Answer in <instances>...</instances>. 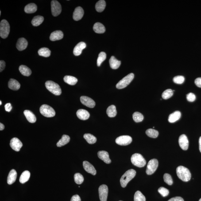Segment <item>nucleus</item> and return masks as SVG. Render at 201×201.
Masks as SVG:
<instances>
[{"label":"nucleus","mask_w":201,"mask_h":201,"mask_svg":"<svg viewBox=\"0 0 201 201\" xmlns=\"http://www.w3.org/2000/svg\"><path fill=\"white\" fill-rule=\"evenodd\" d=\"M63 37V34L62 31L58 30L55 31L51 34L50 39L52 41L61 40Z\"/></svg>","instance_id":"nucleus-21"},{"label":"nucleus","mask_w":201,"mask_h":201,"mask_svg":"<svg viewBox=\"0 0 201 201\" xmlns=\"http://www.w3.org/2000/svg\"><path fill=\"white\" fill-rule=\"evenodd\" d=\"M168 201H184V200L181 197H175L169 200Z\"/></svg>","instance_id":"nucleus-49"},{"label":"nucleus","mask_w":201,"mask_h":201,"mask_svg":"<svg viewBox=\"0 0 201 201\" xmlns=\"http://www.w3.org/2000/svg\"><path fill=\"white\" fill-rule=\"evenodd\" d=\"M10 145L13 150L19 152L22 148V143L18 138L14 137L11 140Z\"/></svg>","instance_id":"nucleus-12"},{"label":"nucleus","mask_w":201,"mask_h":201,"mask_svg":"<svg viewBox=\"0 0 201 201\" xmlns=\"http://www.w3.org/2000/svg\"><path fill=\"white\" fill-rule=\"evenodd\" d=\"M10 32V25L5 20H3L0 23V36L2 39L8 37Z\"/></svg>","instance_id":"nucleus-5"},{"label":"nucleus","mask_w":201,"mask_h":201,"mask_svg":"<svg viewBox=\"0 0 201 201\" xmlns=\"http://www.w3.org/2000/svg\"><path fill=\"white\" fill-rule=\"evenodd\" d=\"M86 47V44L83 42H81L78 43L74 48L73 51L74 55L76 56H79L81 54L82 51Z\"/></svg>","instance_id":"nucleus-18"},{"label":"nucleus","mask_w":201,"mask_h":201,"mask_svg":"<svg viewBox=\"0 0 201 201\" xmlns=\"http://www.w3.org/2000/svg\"><path fill=\"white\" fill-rule=\"evenodd\" d=\"M83 137L89 144H94L97 141L96 137L93 135L89 134V133L85 134L83 136Z\"/></svg>","instance_id":"nucleus-36"},{"label":"nucleus","mask_w":201,"mask_h":201,"mask_svg":"<svg viewBox=\"0 0 201 201\" xmlns=\"http://www.w3.org/2000/svg\"><path fill=\"white\" fill-rule=\"evenodd\" d=\"M71 201H81L80 197L78 195H73L71 198Z\"/></svg>","instance_id":"nucleus-52"},{"label":"nucleus","mask_w":201,"mask_h":201,"mask_svg":"<svg viewBox=\"0 0 201 201\" xmlns=\"http://www.w3.org/2000/svg\"></svg>","instance_id":"nucleus-58"},{"label":"nucleus","mask_w":201,"mask_h":201,"mask_svg":"<svg viewBox=\"0 0 201 201\" xmlns=\"http://www.w3.org/2000/svg\"><path fill=\"white\" fill-rule=\"evenodd\" d=\"M173 81L176 84H181L184 82L185 78L183 76H177L174 78Z\"/></svg>","instance_id":"nucleus-45"},{"label":"nucleus","mask_w":201,"mask_h":201,"mask_svg":"<svg viewBox=\"0 0 201 201\" xmlns=\"http://www.w3.org/2000/svg\"><path fill=\"white\" fill-rule=\"evenodd\" d=\"M93 29L96 33L102 34L106 31V28L103 24L99 22L96 23L93 26Z\"/></svg>","instance_id":"nucleus-27"},{"label":"nucleus","mask_w":201,"mask_h":201,"mask_svg":"<svg viewBox=\"0 0 201 201\" xmlns=\"http://www.w3.org/2000/svg\"><path fill=\"white\" fill-rule=\"evenodd\" d=\"M98 156L99 159L103 160L106 164H109L111 162V160L109 158V153L105 151H99L98 152Z\"/></svg>","instance_id":"nucleus-20"},{"label":"nucleus","mask_w":201,"mask_h":201,"mask_svg":"<svg viewBox=\"0 0 201 201\" xmlns=\"http://www.w3.org/2000/svg\"><path fill=\"white\" fill-rule=\"evenodd\" d=\"M28 44V42L26 39L24 38H21L18 40L16 47L18 50L22 51L26 49Z\"/></svg>","instance_id":"nucleus-17"},{"label":"nucleus","mask_w":201,"mask_h":201,"mask_svg":"<svg viewBox=\"0 0 201 201\" xmlns=\"http://www.w3.org/2000/svg\"><path fill=\"white\" fill-rule=\"evenodd\" d=\"M164 181L169 185H171L173 184V180L172 177L169 174L166 173L164 175Z\"/></svg>","instance_id":"nucleus-44"},{"label":"nucleus","mask_w":201,"mask_h":201,"mask_svg":"<svg viewBox=\"0 0 201 201\" xmlns=\"http://www.w3.org/2000/svg\"><path fill=\"white\" fill-rule=\"evenodd\" d=\"M70 141V137L69 136L67 135H63L62 138L58 141L57 144V147H60L65 145L68 144Z\"/></svg>","instance_id":"nucleus-30"},{"label":"nucleus","mask_w":201,"mask_h":201,"mask_svg":"<svg viewBox=\"0 0 201 201\" xmlns=\"http://www.w3.org/2000/svg\"><path fill=\"white\" fill-rule=\"evenodd\" d=\"M158 191L164 197L167 196L169 194V190L164 187H160L158 190Z\"/></svg>","instance_id":"nucleus-46"},{"label":"nucleus","mask_w":201,"mask_h":201,"mask_svg":"<svg viewBox=\"0 0 201 201\" xmlns=\"http://www.w3.org/2000/svg\"><path fill=\"white\" fill-rule=\"evenodd\" d=\"M74 180L77 184H81L83 183L84 181L83 176L81 174L77 173L74 175Z\"/></svg>","instance_id":"nucleus-43"},{"label":"nucleus","mask_w":201,"mask_h":201,"mask_svg":"<svg viewBox=\"0 0 201 201\" xmlns=\"http://www.w3.org/2000/svg\"><path fill=\"white\" fill-rule=\"evenodd\" d=\"M5 108L6 111L9 112L11 111L12 109L11 104L10 103L6 104L5 106Z\"/></svg>","instance_id":"nucleus-48"},{"label":"nucleus","mask_w":201,"mask_h":201,"mask_svg":"<svg viewBox=\"0 0 201 201\" xmlns=\"http://www.w3.org/2000/svg\"><path fill=\"white\" fill-rule=\"evenodd\" d=\"M44 20V17L40 15L35 16L32 20V23L34 26H38L42 23Z\"/></svg>","instance_id":"nucleus-33"},{"label":"nucleus","mask_w":201,"mask_h":201,"mask_svg":"<svg viewBox=\"0 0 201 201\" xmlns=\"http://www.w3.org/2000/svg\"><path fill=\"white\" fill-rule=\"evenodd\" d=\"M173 95V91L171 89H167L163 92L162 97L163 99H167L170 98Z\"/></svg>","instance_id":"nucleus-42"},{"label":"nucleus","mask_w":201,"mask_h":201,"mask_svg":"<svg viewBox=\"0 0 201 201\" xmlns=\"http://www.w3.org/2000/svg\"><path fill=\"white\" fill-rule=\"evenodd\" d=\"M146 133L149 137L153 138H156L159 134L158 131L152 129H148L146 130Z\"/></svg>","instance_id":"nucleus-38"},{"label":"nucleus","mask_w":201,"mask_h":201,"mask_svg":"<svg viewBox=\"0 0 201 201\" xmlns=\"http://www.w3.org/2000/svg\"><path fill=\"white\" fill-rule=\"evenodd\" d=\"M40 111L42 115L46 117L55 116L56 112L51 106L46 104L42 105L40 109Z\"/></svg>","instance_id":"nucleus-7"},{"label":"nucleus","mask_w":201,"mask_h":201,"mask_svg":"<svg viewBox=\"0 0 201 201\" xmlns=\"http://www.w3.org/2000/svg\"><path fill=\"white\" fill-rule=\"evenodd\" d=\"M1 11H0V15H1Z\"/></svg>","instance_id":"nucleus-57"},{"label":"nucleus","mask_w":201,"mask_h":201,"mask_svg":"<svg viewBox=\"0 0 201 201\" xmlns=\"http://www.w3.org/2000/svg\"><path fill=\"white\" fill-rule=\"evenodd\" d=\"M8 87L11 90L17 91L20 88L21 85L17 81L13 79H11L8 83Z\"/></svg>","instance_id":"nucleus-23"},{"label":"nucleus","mask_w":201,"mask_h":201,"mask_svg":"<svg viewBox=\"0 0 201 201\" xmlns=\"http://www.w3.org/2000/svg\"><path fill=\"white\" fill-rule=\"evenodd\" d=\"M64 82L71 85H74L78 82V79L75 77L71 76H65L63 78Z\"/></svg>","instance_id":"nucleus-31"},{"label":"nucleus","mask_w":201,"mask_h":201,"mask_svg":"<svg viewBox=\"0 0 201 201\" xmlns=\"http://www.w3.org/2000/svg\"><path fill=\"white\" fill-rule=\"evenodd\" d=\"M176 172L178 177L183 181H188L191 179V173L188 169L185 167L182 166L178 167Z\"/></svg>","instance_id":"nucleus-1"},{"label":"nucleus","mask_w":201,"mask_h":201,"mask_svg":"<svg viewBox=\"0 0 201 201\" xmlns=\"http://www.w3.org/2000/svg\"><path fill=\"white\" fill-rule=\"evenodd\" d=\"M131 160L133 165L140 168L144 167L146 164L145 159L139 153H135L132 155Z\"/></svg>","instance_id":"nucleus-4"},{"label":"nucleus","mask_w":201,"mask_h":201,"mask_svg":"<svg viewBox=\"0 0 201 201\" xmlns=\"http://www.w3.org/2000/svg\"><path fill=\"white\" fill-rule=\"evenodd\" d=\"M199 201H201V198L199 200Z\"/></svg>","instance_id":"nucleus-56"},{"label":"nucleus","mask_w":201,"mask_h":201,"mask_svg":"<svg viewBox=\"0 0 201 201\" xmlns=\"http://www.w3.org/2000/svg\"><path fill=\"white\" fill-rule=\"evenodd\" d=\"M51 10L52 15L54 17L60 14L62 12V6L59 2L55 0L51 2Z\"/></svg>","instance_id":"nucleus-9"},{"label":"nucleus","mask_w":201,"mask_h":201,"mask_svg":"<svg viewBox=\"0 0 201 201\" xmlns=\"http://www.w3.org/2000/svg\"><path fill=\"white\" fill-rule=\"evenodd\" d=\"M2 104V102L1 101H0V105H1Z\"/></svg>","instance_id":"nucleus-55"},{"label":"nucleus","mask_w":201,"mask_h":201,"mask_svg":"<svg viewBox=\"0 0 201 201\" xmlns=\"http://www.w3.org/2000/svg\"><path fill=\"white\" fill-rule=\"evenodd\" d=\"M106 53L104 52L100 53L97 60V64L98 67L101 66L102 62H104L106 59Z\"/></svg>","instance_id":"nucleus-41"},{"label":"nucleus","mask_w":201,"mask_h":201,"mask_svg":"<svg viewBox=\"0 0 201 201\" xmlns=\"http://www.w3.org/2000/svg\"><path fill=\"white\" fill-rule=\"evenodd\" d=\"M24 114L26 117L27 119L31 123H34L36 121V117L35 115L32 111L28 110H25L24 112Z\"/></svg>","instance_id":"nucleus-25"},{"label":"nucleus","mask_w":201,"mask_h":201,"mask_svg":"<svg viewBox=\"0 0 201 201\" xmlns=\"http://www.w3.org/2000/svg\"><path fill=\"white\" fill-rule=\"evenodd\" d=\"M181 113L179 111H175L169 116L168 120L170 123H173L180 119Z\"/></svg>","instance_id":"nucleus-22"},{"label":"nucleus","mask_w":201,"mask_h":201,"mask_svg":"<svg viewBox=\"0 0 201 201\" xmlns=\"http://www.w3.org/2000/svg\"><path fill=\"white\" fill-rule=\"evenodd\" d=\"M106 114L111 118L115 117L117 114L116 106L113 105L109 106L106 110Z\"/></svg>","instance_id":"nucleus-32"},{"label":"nucleus","mask_w":201,"mask_h":201,"mask_svg":"<svg viewBox=\"0 0 201 201\" xmlns=\"http://www.w3.org/2000/svg\"><path fill=\"white\" fill-rule=\"evenodd\" d=\"M195 83L197 87L201 88V78H196L195 80Z\"/></svg>","instance_id":"nucleus-50"},{"label":"nucleus","mask_w":201,"mask_h":201,"mask_svg":"<svg viewBox=\"0 0 201 201\" xmlns=\"http://www.w3.org/2000/svg\"><path fill=\"white\" fill-rule=\"evenodd\" d=\"M136 175V171L133 169H130L126 171L120 180L121 187L125 188L130 181Z\"/></svg>","instance_id":"nucleus-2"},{"label":"nucleus","mask_w":201,"mask_h":201,"mask_svg":"<svg viewBox=\"0 0 201 201\" xmlns=\"http://www.w3.org/2000/svg\"><path fill=\"white\" fill-rule=\"evenodd\" d=\"M132 139L130 136L124 135L120 136L116 139V142L118 145L126 146L129 145L132 142Z\"/></svg>","instance_id":"nucleus-10"},{"label":"nucleus","mask_w":201,"mask_h":201,"mask_svg":"<svg viewBox=\"0 0 201 201\" xmlns=\"http://www.w3.org/2000/svg\"><path fill=\"white\" fill-rule=\"evenodd\" d=\"M133 119L135 122L138 123L141 122L144 120V117L141 113L136 112L133 115Z\"/></svg>","instance_id":"nucleus-39"},{"label":"nucleus","mask_w":201,"mask_h":201,"mask_svg":"<svg viewBox=\"0 0 201 201\" xmlns=\"http://www.w3.org/2000/svg\"><path fill=\"white\" fill-rule=\"evenodd\" d=\"M199 150L201 153V136L199 139Z\"/></svg>","instance_id":"nucleus-54"},{"label":"nucleus","mask_w":201,"mask_h":201,"mask_svg":"<svg viewBox=\"0 0 201 201\" xmlns=\"http://www.w3.org/2000/svg\"><path fill=\"white\" fill-rule=\"evenodd\" d=\"M5 67V62L3 60L0 61V71L2 72Z\"/></svg>","instance_id":"nucleus-51"},{"label":"nucleus","mask_w":201,"mask_h":201,"mask_svg":"<svg viewBox=\"0 0 201 201\" xmlns=\"http://www.w3.org/2000/svg\"><path fill=\"white\" fill-rule=\"evenodd\" d=\"M80 100L81 103L85 106L90 108H93L95 106V102L91 98L87 96H82L81 97Z\"/></svg>","instance_id":"nucleus-14"},{"label":"nucleus","mask_w":201,"mask_h":201,"mask_svg":"<svg viewBox=\"0 0 201 201\" xmlns=\"http://www.w3.org/2000/svg\"><path fill=\"white\" fill-rule=\"evenodd\" d=\"M46 88L52 94L56 95H60L62 94V90L57 83L52 81H47L45 83Z\"/></svg>","instance_id":"nucleus-3"},{"label":"nucleus","mask_w":201,"mask_h":201,"mask_svg":"<svg viewBox=\"0 0 201 201\" xmlns=\"http://www.w3.org/2000/svg\"><path fill=\"white\" fill-rule=\"evenodd\" d=\"M84 15V11L80 6L77 7L75 8L74 12L73 18L75 21H78L81 19Z\"/></svg>","instance_id":"nucleus-15"},{"label":"nucleus","mask_w":201,"mask_h":201,"mask_svg":"<svg viewBox=\"0 0 201 201\" xmlns=\"http://www.w3.org/2000/svg\"><path fill=\"white\" fill-rule=\"evenodd\" d=\"M158 166V162L156 159L151 160L147 165L146 173L148 175H151L154 173Z\"/></svg>","instance_id":"nucleus-8"},{"label":"nucleus","mask_w":201,"mask_h":201,"mask_svg":"<svg viewBox=\"0 0 201 201\" xmlns=\"http://www.w3.org/2000/svg\"><path fill=\"white\" fill-rule=\"evenodd\" d=\"M17 177V172L15 170L12 169L10 171L8 176L7 183L9 185H11L16 181Z\"/></svg>","instance_id":"nucleus-24"},{"label":"nucleus","mask_w":201,"mask_h":201,"mask_svg":"<svg viewBox=\"0 0 201 201\" xmlns=\"http://www.w3.org/2000/svg\"><path fill=\"white\" fill-rule=\"evenodd\" d=\"M38 54L40 56L48 57L50 55L51 51L48 48H42L39 50Z\"/></svg>","instance_id":"nucleus-37"},{"label":"nucleus","mask_w":201,"mask_h":201,"mask_svg":"<svg viewBox=\"0 0 201 201\" xmlns=\"http://www.w3.org/2000/svg\"><path fill=\"white\" fill-rule=\"evenodd\" d=\"M99 194L100 200L101 201H107L109 190L107 186L103 184L99 188Z\"/></svg>","instance_id":"nucleus-11"},{"label":"nucleus","mask_w":201,"mask_h":201,"mask_svg":"<svg viewBox=\"0 0 201 201\" xmlns=\"http://www.w3.org/2000/svg\"><path fill=\"white\" fill-rule=\"evenodd\" d=\"M83 168L85 170L89 173L91 174L92 175L96 174L97 171L95 168L91 164L88 162L84 161L83 162Z\"/></svg>","instance_id":"nucleus-16"},{"label":"nucleus","mask_w":201,"mask_h":201,"mask_svg":"<svg viewBox=\"0 0 201 201\" xmlns=\"http://www.w3.org/2000/svg\"><path fill=\"white\" fill-rule=\"evenodd\" d=\"M37 5L34 3L28 4L24 8V11L27 13H32L37 11Z\"/></svg>","instance_id":"nucleus-28"},{"label":"nucleus","mask_w":201,"mask_h":201,"mask_svg":"<svg viewBox=\"0 0 201 201\" xmlns=\"http://www.w3.org/2000/svg\"><path fill=\"white\" fill-rule=\"evenodd\" d=\"M5 129L4 125L2 123H0V130L2 131Z\"/></svg>","instance_id":"nucleus-53"},{"label":"nucleus","mask_w":201,"mask_h":201,"mask_svg":"<svg viewBox=\"0 0 201 201\" xmlns=\"http://www.w3.org/2000/svg\"><path fill=\"white\" fill-rule=\"evenodd\" d=\"M110 67L112 69H116L119 68L121 62L117 60L114 56H112L109 60Z\"/></svg>","instance_id":"nucleus-26"},{"label":"nucleus","mask_w":201,"mask_h":201,"mask_svg":"<svg viewBox=\"0 0 201 201\" xmlns=\"http://www.w3.org/2000/svg\"><path fill=\"white\" fill-rule=\"evenodd\" d=\"M76 115L79 119L82 120L88 119L90 116V113L84 109H79L76 112Z\"/></svg>","instance_id":"nucleus-19"},{"label":"nucleus","mask_w":201,"mask_h":201,"mask_svg":"<svg viewBox=\"0 0 201 201\" xmlns=\"http://www.w3.org/2000/svg\"><path fill=\"white\" fill-rule=\"evenodd\" d=\"M19 69L21 73L24 76H29L32 74V71L26 66L21 65L20 66Z\"/></svg>","instance_id":"nucleus-29"},{"label":"nucleus","mask_w":201,"mask_h":201,"mask_svg":"<svg viewBox=\"0 0 201 201\" xmlns=\"http://www.w3.org/2000/svg\"><path fill=\"white\" fill-rule=\"evenodd\" d=\"M196 99V97L192 93H190L187 95V99L189 102H193Z\"/></svg>","instance_id":"nucleus-47"},{"label":"nucleus","mask_w":201,"mask_h":201,"mask_svg":"<svg viewBox=\"0 0 201 201\" xmlns=\"http://www.w3.org/2000/svg\"><path fill=\"white\" fill-rule=\"evenodd\" d=\"M106 3L104 0L98 1L95 5V9L97 11L101 13L106 8Z\"/></svg>","instance_id":"nucleus-34"},{"label":"nucleus","mask_w":201,"mask_h":201,"mask_svg":"<svg viewBox=\"0 0 201 201\" xmlns=\"http://www.w3.org/2000/svg\"><path fill=\"white\" fill-rule=\"evenodd\" d=\"M134 78V74L130 73L123 78L117 83L116 87L118 89H122L127 87L133 80Z\"/></svg>","instance_id":"nucleus-6"},{"label":"nucleus","mask_w":201,"mask_h":201,"mask_svg":"<svg viewBox=\"0 0 201 201\" xmlns=\"http://www.w3.org/2000/svg\"><path fill=\"white\" fill-rule=\"evenodd\" d=\"M30 176V173L29 171H25L21 174L20 178V181L22 184L26 183L29 180Z\"/></svg>","instance_id":"nucleus-35"},{"label":"nucleus","mask_w":201,"mask_h":201,"mask_svg":"<svg viewBox=\"0 0 201 201\" xmlns=\"http://www.w3.org/2000/svg\"><path fill=\"white\" fill-rule=\"evenodd\" d=\"M134 201H146V198L139 191H136L134 195Z\"/></svg>","instance_id":"nucleus-40"},{"label":"nucleus","mask_w":201,"mask_h":201,"mask_svg":"<svg viewBox=\"0 0 201 201\" xmlns=\"http://www.w3.org/2000/svg\"><path fill=\"white\" fill-rule=\"evenodd\" d=\"M179 146L183 150H187L188 149L189 142L188 138L185 134H182L179 136Z\"/></svg>","instance_id":"nucleus-13"}]
</instances>
